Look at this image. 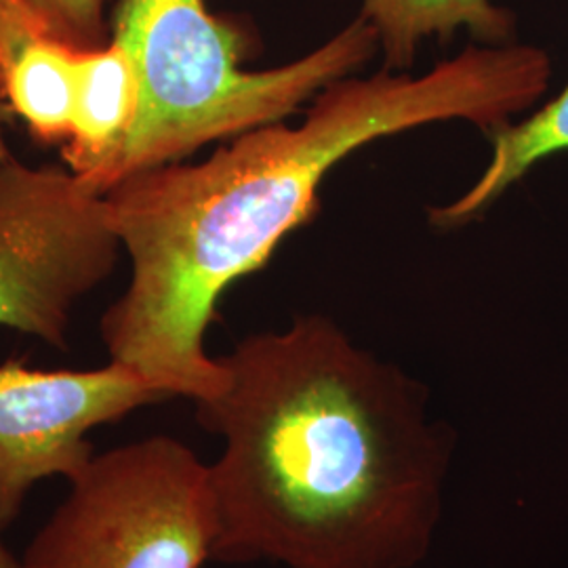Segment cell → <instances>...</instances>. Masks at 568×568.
<instances>
[{
	"mask_svg": "<svg viewBox=\"0 0 568 568\" xmlns=\"http://www.w3.org/2000/svg\"><path fill=\"white\" fill-rule=\"evenodd\" d=\"M551 61L532 44H469L424 77L382 70L328 84L297 126L274 122L203 163L140 171L103 196L131 278L100 323L110 361L169 400L217 396L225 366L204 337L225 291L262 270L321 213L333 166L368 143L434 122L495 131L548 91Z\"/></svg>",
	"mask_w": 568,
	"mask_h": 568,
	"instance_id": "1",
	"label": "cell"
},
{
	"mask_svg": "<svg viewBox=\"0 0 568 568\" xmlns=\"http://www.w3.org/2000/svg\"><path fill=\"white\" fill-rule=\"evenodd\" d=\"M220 361L224 389L196 403L199 424L224 440L209 466L211 560L417 567L450 462L424 387L318 314Z\"/></svg>",
	"mask_w": 568,
	"mask_h": 568,
	"instance_id": "2",
	"label": "cell"
},
{
	"mask_svg": "<svg viewBox=\"0 0 568 568\" xmlns=\"http://www.w3.org/2000/svg\"><path fill=\"white\" fill-rule=\"evenodd\" d=\"M112 39L133 63L138 112L108 190L140 171L182 163L206 143L283 122L379 51L377 30L358 16L300 60L243 70L246 34L213 16L206 0H119Z\"/></svg>",
	"mask_w": 568,
	"mask_h": 568,
	"instance_id": "3",
	"label": "cell"
},
{
	"mask_svg": "<svg viewBox=\"0 0 568 568\" xmlns=\"http://www.w3.org/2000/svg\"><path fill=\"white\" fill-rule=\"evenodd\" d=\"M215 508L209 466L171 436L98 453L21 556L23 568H201Z\"/></svg>",
	"mask_w": 568,
	"mask_h": 568,
	"instance_id": "4",
	"label": "cell"
},
{
	"mask_svg": "<svg viewBox=\"0 0 568 568\" xmlns=\"http://www.w3.org/2000/svg\"><path fill=\"white\" fill-rule=\"evenodd\" d=\"M122 246L105 196L58 166L0 171V326L68 349L72 312Z\"/></svg>",
	"mask_w": 568,
	"mask_h": 568,
	"instance_id": "5",
	"label": "cell"
},
{
	"mask_svg": "<svg viewBox=\"0 0 568 568\" xmlns=\"http://www.w3.org/2000/svg\"><path fill=\"white\" fill-rule=\"evenodd\" d=\"M169 400L135 371L110 361L89 371L0 365V532L20 518L44 478L74 480L95 459L89 432Z\"/></svg>",
	"mask_w": 568,
	"mask_h": 568,
	"instance_id": "6",
	"label": "cell"
},
{
	"mask_svg": "<svg viewBox=\"0 0 568 568\" xmlns=\"http://www.w3.org/2000/svg\"><path fill=\"white\" fill-rule=\"evenodd\" d=\"M81 51L55 39L20 0H0V95L41 143L68 142Z\"/></svg>",
	"mask_w": 568,
	"mask_h": 568,
	"instance_id": "7",
	"label": "cell"
},
{
	"mask_svg": "<svg viewBox=\"0 0 568 568\" xmlns=\"http://www.w3.org/2000/svg\"><path fill=\"white\" fill-rule=\"evenodd\" d=\"M138 112V79L121 42L82 49L74 70L70 135L63 143L68 169L108 192V180L121 156Z\"/></svg>",
	"mask_w": 568,
	"mask_h": 568,
	"instance_id": "8",
	"label": "cell"
},
{
	"mask_svg": "<svg viewBox=\"0 0 568 568\" xmlns=\"http://www.w3.org/2000/svg\"><path fill=\"white\" fill-rule=\"evenodd\" d=\"M361 16L377 30L389 72L408 70L422 42L448 41L459 30L476 44L516 42L514 13L493 0H363Z\"/></svg>",
	"mask_w": 568,
	"mask_h": 568,
	"instance_id": "9",
	"label": "cell"
},
{
	"mask_svg": "<svg viewBox=\"0 0 568 568\" xmlns=\"http://www.w3.org/2000/svg\"><path fill=\"white\" fill-rule=\"evenodd\" d=\"M488 135L493 154L487 169L462 199L429 211V224L434 227L457 230L474 222L535 164L568 152V84L558 98L525 121L509 122Z\"/></svg>",
	"mask_w": 568,
	"mask_h": 568,
	"instance_id": "10",
	"label": "cell"
},
{
	"mask_svg": "<svg viewBox=\"0 0 568 568\" xmlns=\"http://www.w3.org/2000/svg\"><path fill=\"white\" fill-rule=\"evenodd\" d=\"M60 41L77 49H95L108 39L105 0H20Z\"/></svg>",
	"mask_w": 568,
	"mask_h": 568,
	"instance_id": "11",
	"label": "cell"
},
{
	"mask_svg": "<svg viewBox=\"0 0 568 568\" xmlns=\"http://www.w3.org/2000/svg\"><path fill=\"white\" fill-rule=\"evenodd\" d=\"M16 112L11 110V105L0 95V171L11 163L16 156L7 143V129L13 124Z\"/></svg>",
	"mask_w": 568,
	"mask_h": 568,
	"instance_id": "12",
	"label": "cell"
},
{
	"mask_svg": "<svg viewBox=\"0 0 568 568\" xmlns=\"http://www.w3.org/2000/svg\"><path fill=\"white\" fill-rule=\"evenodd\" d=\"M0 568H23L20 556H16L11 549L4 546L2 532H0Z\"/></svg>",
	"mask_w": 568,
	"mask_h": 568,
	"instance_id": "13",
	"label": "cell"
}]
</instances>
